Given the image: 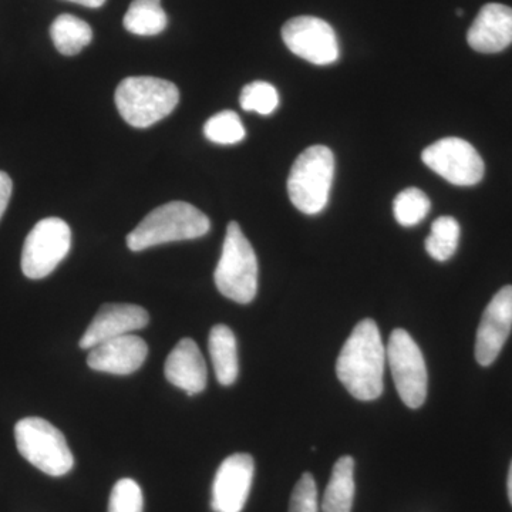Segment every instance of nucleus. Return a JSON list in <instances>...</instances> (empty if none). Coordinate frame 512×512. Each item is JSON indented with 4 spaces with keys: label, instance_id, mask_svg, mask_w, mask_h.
Wrapping results in <instances>:
<instances>
[{
    "label": "nucleus",
    "instance_id": "nucleus-1",
    "mask_svg": "<svg viewBox=\"0 0 512 512\" xmlns=\"http://www.w3.org/2000/svg\"><path fill=\"white\" fill-rule=\"evenodd\" d=\"M386 360V348L375 320L363 319L340 350L336 375L355 399L372 402L382 396Z\"/></svg>",
    "mask_w": 512,
    "mask_h": 512
},
{
    "label": "nucleus",
    "instance_id": "nucleus-2",
    "mask_svg": "<svg viewBox=\"0 0 512 512\" xmlns=\"http://www.w3.org/2000/svg\"><path fill=\"white\" fill-rule=\"evenodd\" d=\"M210 229L207 215L194 205L184 201L167 202L151 211L127 235V247L130 251L140 252L168 242L201 238Z\"/></svg>",
    "mask_w": 512,
    "mask_h": 512
},
{
    "label": "nucleus",
    "instance_id": "nucleus-3",
    "mask_svg": "<svg viewBox=\"0 0 512 512\" xmlns=\"http://www.w3.org/2000/svg\"><path fill=\"white\" fill-rule=\"evenodd\" d=\"M180 101L174 83L157 77H127L116 90V106L130 126L147 128L170 116Z\"/></svg>",
    "mask_w": 512,
    "mask_h": 512
},
{
    "label": "nucleus",
    "instance_id": "nucleus-4",
    "mask_svg": "<svg viewBox=\"0 0 512 512\" xmlns=\"http://www.w3.org/2000/svg\"><path fill=\"white\" fill-rule=\"evenodd\" d=\"M214 281L221 295L241 305L254 301L258 292V259L238 222L228 224Z\"/></svg>",
    "mask_w": 512,
    "mask_h": 512
},
{
    "label": "nucleus",
    "instance_id": "nucleus-5",
    "mask_svg": "<svg viewBox=\"0 0 512 512\" xmlns=\"http://www.w3.org/2000/svg\"><path fill=\"white\" fill-rule=\"evenodd\" d=\"M335 174V157L325 146H312L296 158L288 178V194L293 207L306 215H316L328 205Z\"/></svg>",
    "mask_w": 512,
    "mask_h": 512
},
{
    "label": "nucleus",
    "instance_id": "nucleus-6",
    "mask_svg": "<svg viewBox=\"0 0 512 512\" xmlns=\"http://www.w3.org/2000/svg\"><path fill=\"white\" fill-rule=\"evenodd\" d=\"M16 446L23 458L50 477L72 471L74 457L62 431L40 417H26L15 426Z\"/></svg>",
    "mask_w": 512,
    "mask_h": 512
},
{
    "label": "nucleus",
    "instance_id": "nucleus-7",
    "mask_svg": "<svg viewBox=\"0 0 512 512\" xmlns=\"http://www.w3.org/2000/svg\"><path fill=\"white\" fill-rule=\"evenodd\" d=\"M387 362L400 399L410 409H419L427 397V367L423 353L404 329H394L386 349Z\"/></svg>",
    "mask_w": 512,
    "mask_h": 512
},
{
    "label": "nucleus",
    "instance_id": "nucleus-8",
    "mask_svg": "<svg viewBox=\"0 0 512 512\" xmlns=\"http://www.w3.org/2000/svg\"><path fill=\"white\" fill-rule=\"evenodd\" d=\"M72 247V231L67 222L50 217L37 222L22 251V271L30 279L52 274Z\"/></svg>",
    "mask_w": 512,
    "mask_h": 512
},
{
    "label": "nucleus",
    "instance_id": "nucleus-9",
    "mask_svg": "<svg viewBox=\"0 0 512 512\" xmlns=\"http://www.w3.org/2000/svg\"><path fill=\"white\" fill-rule=\"evenodd\" d=\"M421 160L434 173L458 187H471L484 177L483 158L463 138L447 137L431 144L421 154Z\"/></svg>",
    "mask_w": 512,
    "mask_h": 512
},
{
    "label": "nucleus",
    "instance_id": "nucleus-10",
    "mask_svg": "<svg viewBox=\"0 0 512 512\" xmlns=\"http://www.w3.org/2000/svg\"><path fill=\"white\" fill-rule=\"evenodd\" d=\"M282 39L293 55L316 66H328L339 59V42L328 22L313 16H299L285 23Z\"/></svg>",
    "mask_w": 512,
    "mask_h": 512
},
{
    "label": "nucleus",
    "instance_id": "nucleus-11",
    "mask_svg": "<svg viewBox=\"0 0 512 512\" xmlns=\"http://www.w3.org/2000/svg\"><path fill=\"white\" fill-rule=\"evenodd\" d=\"M254 458L232 454L222 461L212 484L211 507L215 512H241L247 504L254 480Z\"/></svg>",
    "mask_w": 512,
    "mask_h": 512
},
{
    "label": "nucleus",
    "instance_id": "nucleus-12",
    "mask_svg": "<svg viewBox=\"0 0 512 512\" xmlns=\"http://www.w3.org/2000/svg\"><path fill=\"white\" fill-rule=\"evenodd\" d=\"M512 329V286L500 289L485 308L476 342V359L481 366L493 365Z\"/></svg>",
    "mask_w": 512,
    "mask_h": 512
},
{
    "label": "nucleus",
    "instance_id": "nucleus-13",
    "mask_svg": "<svg viewBox=\"0 0 512 512\" xmlns=\"http://www.w3.org/2000/svg\"><path fill=\"white\" fill-rule=\"evenodd\" d=\"M150 316L146 309L130 303H106L94 316L89 328L80 339V348L93 349L107 340L130 335L134 330L146 328Z\"/></svg>",
    "mask_w": 512,
    "mask_h": 512
},
{
    "label": "nucleus",
    "instance_id": "nucleus-14",
    "mask_svg": "<svg viewBox=\"0 0 512 512\" xmlns=\"http://www.w3.org/2000/svg\"><path fill=\"white\" fill-rule=\"evenodd\" d=\"M147 356V343L130 333L94 346L87 356V365L96 372L128 376L144 365Z\"/></svg>",
    "mask_w": 512,
    "mask_h": 512
},
{
    "label": "nucleus",
    "instance_id": "nucleus-15",
    "mask_svg": "<svg viewBox=\"0 0 512 512\" xmlns=\"http://www.w3.org/2000/svg\"><path fill=\"white\" fill-rule=\"evenodd\" d=\"M468 45L480 53H500L512 43V8L488 3L467 33Z\"/></svg>",
    "mask_w": 512,
    "mask_h": 512
},
{
    "label": "nucleus",
    "instance_id": "nucleus-16",
    "mask_svg": "<svg viewBox=\"0 0 512 512\" xmlns=\"http://www.w3.org/2000/svg\"><path fill=\"white\" fill-rule=\"evenodd\" d=\"M165 379L188 396L204 392L208 370L200 348L192 339H183L171 350L164 366Z\"/></svg>",
    "mask_w": 512,
    "mask_h": 512
},
{
    "label": "nucleus",
    "instance_id": "nucleus-17",
    "mask_svg": "<svg viewBox=\"0 0 512 512\" xmlns=\"http://www.w3.org/2000/svg\"><path fill=\"white\" fill-rule=\"evenodd\" d=\"M208 350L215 376L222 386H231L239 375L238 345L234 332L225 325L211 329Z\"/></svg>",
    "mask_w": 512,
    "mask_h": 512
},
{
    "label": "nucleus",
    "instance_id": "nucleus-18",
    "mask_svg": "<svg viewBox=\"0 0 512 512\" xmlns=\"http://www.w3.org/2000/svg\"><path fill=\"white\" fill-rule=\"evenodd\" d=\"M355 500V460L340 457L333 466L328 487L323 494V512H352Z\"/></svg>",
    "mask_w": 512,
    "mask_h": 512
},
{
    "label": "nucleus",
    "instance_id": "nucleus-19",
    "mask_svg": "<svg viewBox=\"0 0 512 512\" xmlns=\"http://www.w3.org/2000/svg\"><path fill=\"white\" fill-rule=\"evenodd\" d=\"M50 36L57 52L63 56L79 55L93 40V30L89 23L73 15L57 16L50 26Z\"/></svg>",
    "mask_w": 512,
    "mask_h": 512
},
{
    "label": "nucleus",
    "instance_id": "nucleus-20",
    "mask_svg": "<svg viewBox=\"0 0 512 512\" xmlns=\"http://www.w3.org/2000/svg\"><path fill=\"white\" fill-rule=\"evenodd\" d=\"M123 25L133 35L156 36L167 28L168 16L161 8V0H133Z\"/></svg>",
    "mask_w": 512,
    "mask_h": 512
},
{
    "label": "nucleus",
    "instance_id": "nucleus-21",
    "mask_svg": "<svg viewBox=\"0 0 512 512\" xmlns=\"http://www.w3.org/2000/svg\"><path fill=\"white\" fill-rule=\"evenodd\" d=\"M460 241V224L456 218L440 217L431 225V232L426 239V251L431 258L446 262L456 254Z\"/></svg>",
    "mask_w": 512,
    "mask_h": 512
},
{
    "label": "nucleus",
    "instance_id": "nucleus-22",
    "mask_svg": "<svg viewBox=\"0 0 512 512\" xmlns=\"http://www.w3.org/2000/svg\"><path fill=\"white\" fill-rule=\"evenodd\" d=\"M431 202L419 188H407L393 202L394 218L402 227H414L429 215Z\"/></svg>",
    "mask_w": 512,
    "mask_h": 512
},
{
    "label": "nucleus",
    "instance_id": "nucleus-23",
    "mask_svg": "<svg viewBox=\"0 0 512 512\" xmlns=\"http://www.w3.org/2000/svg\"><path fill=\"white\" fill-rule=\"evenodd\" d=\"M204 134L208 140L221 146L241 143L245 138V127L235 111L225 110L215 114L205 123Z\"/></svg>",
    "mask_w": 512,
    "mask_h": 512
},
{
    "label": "nucleus",
    "instance_id": "nucleus-24",
    "mask_svg": "<svg viewBox=\"0 0 512 512\" xmlns=\"http://www.w3.org/2000/svg\"><path fill=\"white\" fill-rule=\"evenodd\" d=\"M242 110L255 111L262 116H269L279 106V94L268 82H252L242 89L239 97Z\"/></svg>",
    "mask_w": 512,
    "mask_h": 512
},
{
    "label": "nucleus",
    "instance_id": "nucleus-25",
    "mask_svg": "<svg viewBox=\"0 0 512 512\" xmlns=\"http://www.w3.org/2000/svg\"><path fill=\"white\" fill-rule=\"evenodd\" d=\"M144 498L140 485L131 478L117 481L111 490L109 512H143Z\"/></svg>",
    "mask_w": 512,
    "mask_h": 512
},
{
    "label": "nucleus",
    "instance_id": "nucleus-26",
    "mask_svg": "<svg viewBox=\"0 0 512 512\" xmlns=\"http://www.w3.org/2000/svg\"><path fill=\"white\" fill-rule=\"evenodd\" d=\"M289 512H319L318 488L311 473L303 474L293 488Z\"/></svg>",
    "mask_w": 512,
    "mask_h": 512
},
{
    "label": "nucleus",
    "instance_id": "nucleus-27",
    "mask_svg": "<svg viewBox=\"0 0 512 512\" xmlns=\"http://www.w3.org/2000/svg\"><path fill=\"white\" fill-rule=\"evenodd\" d=\"M13 184L8 174L0 171V220L8 208L10 197H12Z\"/></svg>",
    "mask_w": 512,
    "mask_h": 512
},
{
    "label": "nucleus",
    "instance_id": "nucleus-28",
    "mask_svg": "<svg viewBox=\"0 0 512 512\" xmlns=\"http://www.w3.org/2000/svg\"><path fill=\"white\" fill-rule=\"evenodd\" d=\"M69 2L77 3V5L86 6V8L97 9L106 3V0H69Z\"/></svg>",
    "mask_w": 512,
    "mask_h": 512
},
{
    "label": "nucleus",
    "instance_id": "nucleus-29",
    "mask_svg": "<svg viewBox=\"0 0 512 512\" xmlns=\"http://www.w3.org/2000/svg\"><path fill=\"white\" fill-rule=\"evenodd\" d=\"M508 498H510V503L512 505V461H511V467H510V473H508Z\"/></svg>",
    "mask_w": 512,
    "mask_h": 512
},
{
    "label": "nucleus",
    "instance_id": "nucleus-30",
    "mask_svg": "<svg viewBox=\"0 0 512 512\" xmlns=\"http://www.w3.org/2000/svg\"><path fill=\"white\" fill-rule=\"evenodd\" d=\"M463 13H464L463 10L457 9V15L458 16H463Z\"/></svg>",
    "mask_w": 512,
    "mask_h": 512
}]
</instances>
